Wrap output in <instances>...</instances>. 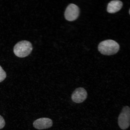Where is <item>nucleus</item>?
I'll use <instances>...</instances> for the list:
<instances>
[{"instance_id": "nucleus-6", "label": "nucleus", "mask_w": 130, "mask_h": 130, "mask_svg": "<svg viewBox=\"0 0 130 130\" xmlns=\"http://www.w3.org/2000/svg\"><path fill=\"white\" fill-rule=\"evenodd\" d=\"M53 121L50 118H42L39 119L34 121L33 126L38 129H48L52 126Z\"/></svg>"}, {"instance_id": "nucleus-10", "label": "nucleus", "mask_w": 130, "mask_h": 130, "mask_svg": "<svg viewBox=\"0 0 130 130\" xmlns=\"http://www.w3.org/2000/svg\"><path fill=\"white\" fill-rule=\"evenodd\" d=\"M129 14H130V9L129 11Z\"/></svg>"}, {"instance_id": "nucleus-9", "label": "nucleus", "mask_w": 130, "mask_h": 130, "mask_svg": "<svg viewBox=\"0 0 130 130\" xmlns=\"http://www.w3.org/2000/svg\"><path fill=\"white\" fill-rule=\"evenodd\" d=\"M5 125V122L3 117L0 115V129L4 128Z\"/></svg>"}, {"instance_id": "nucleus-7", "label": "nucleus", "mask_w": 130, "mask_h": 130, "mask_svg": "<svg viewBox=\"0 0 130 130\" xmlns=\"http://www.w3.org/2000/svg\"><path fill=\"white\" fill-rule=\"evenodd\" d=\"M123 3L120 1H112L109 3L107 11L110 13H114L121 10L123 6Z\"/></svg>"}, {"instance_id": "nucleus-8", "label": "nucleus", "mask_w": 130, "mask_h": 130, "mask_svg": "<svg viewBox=\"0 0 130 130\" xmlns=\"http://www.w3.org/2000/svg\"><path fill=\"white\" fill-rule=\"evenodd\" d=\"M6 77V74L5 72L0 66V83L4 81Z\"/></svg>"}, {"instance_id": "nucleus-4", "label": "nucleus", "mask_w": 130, "mask_h": 130, "mask_svg": "<svg viewBox=\"0 0 130 130\" xmlns=\"http://www.w3.org/2000/svg\"><path fill=\"white\" fill-rule=\"evenodd\" d=\"M79 13V9L78 6L75 4H71L66 8L65 18L68 21H74L78 17Z\"/></svg>"}, {"instance_id": "nucleus-3", "label": "nucleus", "mask_w": 130, "mask_h": 130, "mask_svg": "<svg viewBox=\"0 0 130 130\" xmlns=\"http://www.w3.org/2000/svg\"><path fill=\"white\" fill-rule=\"evenodd\" d=\"M118 123L122 129H126L130 125V108L129 106L123 107L119 116Z\"/></svg>"}, {"instance_id": "nucleus-2", "label": "nucleus", "mask_w": 130, "mask_h": 130, "mask_svg": "<svg viewBox=\"0 0 130 130\" xmlns=\"http://www.w3.org/2000/svg\"><path fill=\"white\" fill-rule=\"evenodd\" d=\"M32 50L31 43L26 40H23L17 43L14 46V52L16 56L24 58L30 54Z\"/></svg>"}, {"instance_id": "nucleus-1", "label": "nucleus", "mask_w": 130, "mask_h": 130, "mask_svg": "<svg viewBox=\"0 0 130 130\" xmlns=\"http://www.w3.org/2000/svg\"><path fill=\"white\" fill-rule=\"evenodd\" d=\"M119 48L120 46L115 41L111 40L102 42L98 46V50L101 53L108 56L116 53Z\"/></svg>"}, {"instance_id": "nucleus-5", "label": "nucleus", "mask_w": 130, "mask_h": 130, "mask_svg": "<svg viewBox=\"0 0 130 130\" xmlns=\"http://www.w3.org/2000/svg\"><path fill=\"white\" fill-rule=\"evenodd\" d=\"M87 91L83 88L79 87L73 92L71 99L75 103H79L84 101L87 99Z\"/></svg>"}]
</instances>
